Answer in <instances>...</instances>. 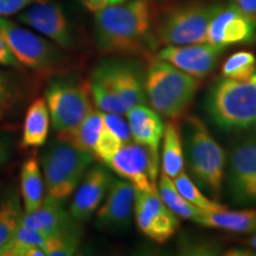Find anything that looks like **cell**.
<instances>
[{
	"label": "cell",
	"mask_w": 256,
	"mask_h": 256,
	"mask_svg": "<svg viewBox=\"0 0 256 256\" xmlns=\"http://www.w3.org/2000/svg\"><path fill=\"white\" fill-rule=\"evenodd\" d=\"M151 0H130L95 12L98 49L110 55H147L158 43Z\"/></svg>",
	"instance_id": "6da1fadb"
},
{
	"label": "cell",
	"mask_w": 256,
	"mask_h": 256,
	"mask_svg": "<svg viewBox=\"0 0 256 256\" xmlns=\"http://www.w3.org/2000/svg\"><path fill=\"white\" fill-rule=\"evenodd\" d=\"M206 112L224 130H241L256 124V72L247 80L222 78L206 96Z\"/></svg>",
	"instance_id": "7a4b0ae2"
},
{
	"label": "cell",
	"mask_w": 256,
	"mask_h": 256,
	"mask_svg": "<svg viewBox=\"0 0 256 256\" xmlns=\"http://www.w3.org/2000/svg\"><path fill=\"white\" fill-rule=\"evenodd\" d=\"M198 87V78L158 57H150L145 72V92L156 113L170 119L182 116L191 104Z\"/></svg>",
	"instance_id": "3957f363"
},
{
	"label": "cell",
	"mask_w": 256,
	"mask_h": 256,
	"mask_svg": "<svg viewBox=\"0 0 256 256\" xmlns=\"http://www.w3.org/2000/svg\"><path fill=\"white\" fill-rule=\"evenodd\" d=\"M186 162L198 186L218 200L222 190L226 156L211 136L206 124L196 116L188 118L185 126Z\"/></svg>",
	"instance_id": "277c9868"
},
{
	"label": "cell",
	"mask_w": 256,
	"mask_h": 256,
	"mask_svg": "<svg viewBox=\"0 0 256 256\" xmlns=\"http://www.w3.org/2000/svg\"><path fill=\"white\" fill-rule=\"evenodd\" d=\"M220 8L222 4L212 2H192L170 8L156 19V40L166 46L206 43L208 28Z\"/></svg>",
	"instance_id": "5b68a950"
},
{
	"label": "cell",
	"mask_w": 256,
	"mask_h": 256,
	"mask_svg": "<svg viewBox=\"0 0 256 256\" xmlns=\"http://www.w3.org/2000/svg\"><path fill=\"white\" fill-rule=\"evenodd\" d=\"M40 159L46 196L60 203L72 196L94 162L90 153L60 140L48 147Z\"/></svg>",
	"instance_id": "8992f818"
},
{
	"label": "cell",
	"mask_w": 256,
	"mask_h": 256,
	"mask_svg": "<svg viewBox=\"0 0 256 256\" xmlns=\"http://www.w3.org/2000/svg\"><path fill=\"white\" fill-rule=\"evenodd\" d=\"M0 36L20 66L36 72H49L63 63L64 55L58 46L8 18L0 17Z\"/></svg>",
	"instance_id": "52a82bcc"
},
{
	"label": "cell",
	"mask_w": 256,
	"mask_h": 256,
	"mask_svg": "<svg viewBox=\"0 0 256 256\" xmlns=\"http://www.w3.org/2000/svg\"><path fill=\"white\" fill-rule=\"evenodd\" d=\"M46 102L54 130H72L92 110L89 82L54 80L46 88Z\"/></svg>",
	"instance_id": "ba28073f"
},
{
	"label": "cell",
	"mask_w": 256,
	"mask_h": 256,
	"mask_svg": "<svg viewBox=\"0 0 256 256\" xmlns=\"http://www.w3.org/2000/svg\"><path fill=\"white\" fill-rule=\"evenodd\" d=\"M107 166L121 178L127 179L136 190L158 192L156 180L159 156L153 154L147 147L132 140L124 142Z\"/></svg>",
	"instance_id": "9c48e42d"
},
{
	"label": "cell",
	"mask_w": 256,
	"mask_h": 256,
	"mask_svg": "<svg viewBox=\"0 0 256 256\" xmlns=\"http://www.w3.org/2000/svg\"><path fill=\"white\" fill-rule=\"evenodd\" d=\"M226 184L234 203H256V136L242 140L232 150Z\"/></svg>",
	"instance_id": "30bf717a"
},
{
	"label": "cell",
	"mask_w": 256,
	"mask_h": 256,
	"mask_svg": "<svg viewBox=\"0 0 256 256\" xmlns=\"http://www.w3.org/2000/svg\"><path fill=\"white\" fill-rule=\"evenodd\" d=\"M133 209L138 228L154 242H168L177 232V215L162 202L159 192L136 190Z\"/></svg>",
	"instance_id": "8fae6325"
},
{
	"label": "cell",
	"mask_w": 256,
	"mask_h": 256,
	"mask_svg": "<svg viewBox=\"0 0 256 256\" xmlns=\"http://www.w3.org/2000/svg\"><path fill=\"white\" fill-rule=\"evenodd\" d=\"M18 20L63 49H70L75 44L72 26L63 8L49 0H40L28 6L18 16Z\"/></svg>",
	"instance_id": "7c38bea8"
},
{
	"label": "cell",
	"mask_w": 256,
	"mask_h": 256,
	"mask_svg": "<svg viewBox=\"0 0 256 256\" xmlns=\"http://www.w3.org/2000/svg\"><path fill=\"white\" fill-rule=\"evenodd\" d=\"M226 46L211 43L168 46L159 50L158 58L196 78H203L216 68Z\"/></svg>",
	"instance_id": "4fadbf2b"
},
{
	"label": "cell",
	"mask_w": 256,
	"mask_h": 256,
	"mask_svg": "<svg viewBox=\"0 0 256 256\" xmlns=\"http://www.w3.org/2000/svg\"><path fill=\"white\" fill-rule=\"evenodd\" d=\"M255 28L256 19L243 12L238 5H222L208 28L206 43L222 46L247 43L254 38Z\"/></svg>",
	"instance_id": "5bb4252c"
},
{
	"label": "cell",
	"mask_w": 256,
	"mask_h": 256,
	"mask_svg": "<svg viewBox=\"0 0 256 256\" xmlns=\"http://www.w3.org/2000/svg\"><path fill=\"white\" fill-rule=\"evenodd\" d=\"M100 66L127 110L146 104L145 72L136 60L110 58L102 60Z\"/></svg>",
	"instance_id": "9a60e30c"
},
{
	"label": "cell",
	"mask_w": 256,
	"mask_h": 256,
	"mask_svg": "<svg viewBox=\"0 0 256 256\" xmlns=\"http://www.w3.org/2000/svg\"><path fill=\"white\" fill-rule=\"evenodd\" d=\"M113 179L104 166L96 165L88 168L70 204L69 212L72 218L78 222H84L90 218L107 194Z\"/></svg>",
	"instance_id": "2e32d148"
},
{
	"label": "cell",
	"mask_w": 256,
	"mask_h": 256,
	"mask_svg": "<svg viewBox=\"0 0 256 256\" xmlns=\"http://www.w3.org/2000/svg\"><path fill=\"white\" fill-rule=\"evenodd\" d=\"M136 188L130 182L113 179L104 206L98 211L96 220L101 229L120 232L130 223Z\"/></svg>",
	"instance_id": "e0dca14e"
},
{
	"label": "cell",
	"mask_w": 256,
	"mask_h": 256,
	"mask_svg": "<svg viewBox=\"0 0 256 256\" xmlns=\"http://www.w3.org/2000/svg\"><path fill=\"white\" fill-rule=\"evenodd\" d=\"M78 220H74L60 202L49 196L44 197L43 202L36 210L28 214H23L20 224L28 228L37 230L46 236L60 235L70 230L80 228Z\"/></svg>",
	"instance_id": "ac0fdd59"
},
{
	"label": "cell",
	"mask_w": 256,
	"mask_h": 256,
	"mask_svg": "<svg viewBox=\"0 0 256 256\" xmlns=\"http://www.w3.org/2000/svg\"><path fill=\"white\" fill-rule=\"evenodd\" d=\"M126 115L132 139L159 156L160 140L165 130V124L159 114L146 104H139L130 108Z\"/></svg>",
	"instance_id": "d6986e66"
},
{
	"label": "cell",
	"mask_w": 256,
	"mask_h": 256,
	"mask_svg": "<svg viewBox=\"0 0 256 256\" xmlns=\"http://www.w3.org/2000/svg\"><path fill=\"white\" fill-rule=\"evenodd\" d=\"M200 226L208 228L226 230L230 232L249 234L256 232V209L228 210V208L220 211H204L194 220Z\"/></svg>",
	"instance_id": "ffe728a7"
},
{
	"label": "cell",
	"mask_w": 256,
	"mask_h": 256,
	"mask_svg": "<svg viewBox=\"0 0 256 256\" xmlns=\"http://www.w3.org/2000/svg\"><path fill=\"white\" fill-rule=\"evenodd\" d=\"M102 112L92 110L87 116L72 130L58 133V140L68 142L70 145L81 150L83 152L90 153L94 156V151L98 136L102 130Z\"/></svg>",
	"instance_id": "44dd1931"
},
{
	"label": "cell",
	"mask_w": 256,
	"mask_h": 256,
	"mask_svg": "<svg viewBox=\"0 0 256 256\" xmlns=\"http://www.w3.org/2000/svg\"><path fill=\"white\" fill-rule=\"evenodd\" d=\"M50 114L46 98H37L31 104L25 115L22 145L24 147H42L49 134Z\"/></svg>",
	"instance_id": "7402d4cb"
},
{
	"label": "cell",
	"mask_w": 256,
	"mask_h": 256,
	"mask_svg": "<svg viewBox=\"0 0 256 256\" xmlns=\"http://www.w3.org/2000/svg\"><path fill=\"white\" fill-rule=\"evenodd\" d=\"M162 138H164L162 156V174L174 179L184 171L182 130L177 119H171L166 124Z\"/></svg>",
	"instance_id": "603a6c76"
},
{
	"label": "cell",
	"mask_w": 256,
	"mask_h": 256,
	"mask_svg": "<svg viewBox=\"0 0 256 256\" xmlns=\"http://www.w3.org/2000/svg\"><path fill=\"white\" fill-rule=\"evenodd\" d=\"M89 89H90L94 104L101 112L126 115L128 110L126 106L122 104L118 92L114 90L107 74L104 72L100 64H98L92 74Z\"/></svg>",
	"instance_id": "cb8c5ba5"
},
{
	"label": "cell",
	"mask_w": 256,
	"mask_h": 256,
	"mask_svg": "<svg viewBox=\"0 0 256 256\" xmlns=\"http://www.w3.org/2000/svg\"><path fill=\"white\" fill-rule=\"evenodd\" d=\"M20 190L25 214L36 210L46 197L40 162L36 156L26 159L23 164L20 172Z\"/></svg>",
	"instance_id": "d4e9b609"
},
{
	"label": "cell",
	"mask_w": 256,
	"mask_h": 256,
	"mask_svg": "<svg viewBox=\"0 0 256 256\" xmlns=\"http://www.w3.org/2000/svg\"><path fill=\"white\" fill-rule=\"evenodd\" d=\"M159 196L162 202L168 206V208L176 215L183 217V218L194 220L204 212V210L194 206L190 202L179 194L177 188L174 186V180L168 176L162 174L159 179L158 184Z\"/></svg>",
	"instance_id": "484cf974"
},
{
	"label": "cell",
	"mask_w": 256,
	"mask_h": 256,
	"mask_svg": "<svg viewBox=\"0 0 256 256\" xmlns=\"http://www.w3.org/2000/svg\"><path fill=\"white\" fill-rule=\"evenodd\" d=\"M23 211L18 194H10L0 202V256L6 246L14 238L20 224Z\"/></svg>",
	"instance_id": "4316f807"
},
{
	"label": "cell",
	"mask_w": 256,
	"mask_h": 256,
	"mask_svg": "<svg viewBox=\"0 0 256 256\" xmlns=\"http://www.w3.org/2000/svg\"><path fill=\"white\" fill-rule=\"evenodd\" d=\"M174 186L177 188L179 194L183 196L185 200L190 202L191 204H194V206L200 208V209L204 211H210V212H215V211H220L226 209V206L220 204L218 200H210L206 194L202 192L194 182H192L188 174H185L183 171L182 174H179L177 177L174 179Z\"/></svg>",
	"instance_id": "83f0119b"
},
{
	"label": "cell",
	"mask_w": 256,
	"mask_h": 256,
	"mask_svg": "<svg viewBox=\"0 0 256 256\" xmlns=\"http://www.w3.org/2000/svg\"><path fill=\"white\" fill-rule=\"evenodd\" d=\"M256 72V57L249 51H238L226 60L222 66L223 78L247 80Z\"/></svg>",
	"instance_id": "f1b7e54d"
},
{
	"label": "cell",
	"mask_w": 256,
	"mask_h": 256,
	"mask_svg": "<svg viewBox=\"0 0 256 256\" xmlns=\"http://www.w3.org/2000/svg\"><path fill=\"white\" fill-rule=\"evenodd\" d=\"M81 229L76 228L60 235L48 238L44 252L49 256H70L78 250L81 242Z\"/></svg>",
	"instance_id": "f546056e"
},
{
	"label": "cell",
	"mask_w": 256,
	"mask_h": 256,
	"mask_svg": "<svg viewBox=\"0 0 256 256\" xmlns=\"http://www.w3.org/2000/svg\"><path fill=\"white\" fill-rule=\"evenodd\" d=\"M122 145L124 142L119 138L115 136L110 128L102 124V130L95 146L94 158H98L102 164L107 165Z\"/></svg>",
	"instance_id": "4dcf8cb0"
},
{
	"label": "cell",
	"mask_w": 256,
	"mask_h": 256,
	"mask_svg": "<svg viewBox=\"0 0 256 256\" xmlns=\"http://www.w3.org/2000/svg\"><path fill=\"white\" fill-rule=\"evenodd\" d=\"M102 121L107 128L113 132L119 139L124 142H128L132 140V133H130V124L122 118V115L115 113H104L102 112Z\"/></svg>",
	"instance_id": "1f68e13d"
},
{
	"label": "cell",
	"mask_w": 256,
	"mask_h": 256,
	"mask_svg": "<svg viewBox=\"0 0 256 256\" xmlns=\"http://www.w3.org/2000/svg\"><path fill=\"white\" fill-rule=\"evenodd\" d=\"M48 238L44 234H42L37 230L30 229L28 226L19 224V226L16 230L14 238L11 241L22 243V244H30V246H37V247L44 248L46 246ZM44 250V249H43Z\"/></svg>",
	"instance_id": "d6a6232c"
},
{
	"label": "cell",
	"mask_w": 256,
	"mask_h": 256,
	"mask_svg": "<svg viewBox=\"0 0 256 256\" xmlns=\"http://www.w3.org/2000/svg\"><path fill=\"white\" fill-rule=\"evenodd\" d=\"M14 94L10 80L4 72H0V120L5 118L14 107Z\"/></svg>",
	"instance_id": "836d02e7"
},
{
	"label": "cell",
	"mask_w": 256,
	"mask_h": 256,
	"mask_svg": "<svg viewBox=\"0 0 256 256\" xmlns=\"http://www.w3.org/2000/svg\"><path fill=\"white\" fill-rule=\"evenodd\" d=\"M38 0H0V17L8 18L22 12Z\"/></svg>",
	"instance_id": "e575fe53"
},
{
	"label": "cell",
	"mask_w": 256,
	"mask_h": 256,
	"mask_svg": "<svg viewBox=\"0 0 256 256\" xmlns=\"http://www.w3.org/2000/svg\"><path fill=\"white\" fill-rule=\"evenodd\" d=\"M0 66H14V68H19L20 66V64L16 60L14 54L8 49V44L5 43V40H2V36H0Z\"/></svg>",
	"instance_id": "d590c367"
},
{
	"label": "cell",
	"mask_w": 256,
	"mask_h": 256,
	"mask_svg": "<svg viewBox=\"0 0 256 256\" xmlns=\"http://www.w3.org/2000/svg\"><path fill=\"white\" fill-rule=\"evenodd\" d=\"M86 8H88L92 12H98L100 10L107 8V6L118 5L121 2H127V0H80Z\"/></svg>",
	"instance_id": "8d00e7d4"
},
{
	"label": "cell",
	"mask_w": 256,
	"mask_h": 256,
	"mask_svg": "<svg viewBox=\"0 0 256 256\" xmlns=\"http://www.w3.org/2000/svg\"><path fill=\"white\" fill-rule=\"evenodd\" d=\"M12 145L8 138L0 136V168H2L6 162L11 159Z\"/></svg>",
	"instance_id": "74e56055"
},
{
	"label": "cell",
	"mask_w": 256,
	"mask_h": 256,
	"mask_svg": "<svg viewBox=\"0 0 256 256\" xmlns=\"http://www.w3.org/2000/svg\"><path fill=\"white\" fill-rule=\"evenodd\" d=\"M234 4H236L243 12L256 19V0H234Z\"/></svg>",
	"instance_id": "f35d334b"
},
{
	"label": "cell",
	"mask_w": 256,
	"mask_h": 256,
	"mask_svg": "<svg viewBox=\"0 0 256 256\" xmlns=\"http://www.w3.org/2000/svg\"><path fill=\"white\" fill-rule=\"evenodd\" d=\"M252 247H254V248L256 249V235L254 236V238H252Z\"/></svg>",
	"instance_id": "ab89813d"
},
{
	"label": "cell",
	"mask_w": 256,
	"mask_h": 256,
	"mask_svg": "<svg viewBox=\"0 0 256 256\" xmlns=\"http://www.w3.org/2000/svg\"><path fill=\"white\" fill-rule=\"evenodd\" d=\"M38 2H40V0H38Z\"/></svg>",
	"instance_id": "60d3db41"
}]
</instances>
